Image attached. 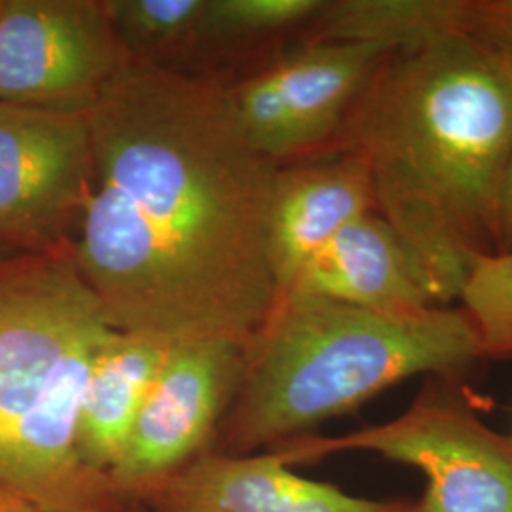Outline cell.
<instances>
[{
	"instance_id": "cell-1",
	"label": "cell",
	"mask_w": 512,
	"mask_h": 512,
	"mask_svg": "<svg viewBox=\"0 0 512 512\" xmlns=\"http://www.w3.org/2000/svg\"><path fill=\"white\" fill-rule=\"evenodd\" d=\"M93 184L76 266L118 332L247 344L275 306L270 217L281 165L230 88L128 57L88 110Z\"/></svg>"
},
{
	"instance_id": "cell-2",
	"label": "cell",
	"mask_w": 512,
	"mask_h": 512,
	"mask_svg": "<svg viewBox=\"0 0 512 512\" xmlns=\"http://www.w3.org/2000/svg\"><path fill=\"white\" fill-rule=\"evenodd\" d=\"M329 152L365 162L374 211L444 308L476 264L495 256L497 196L512 152V69L456 33L395 48Z\"/></svg>"
},
{
	"instance_id": "cell-3",
	"label": "cell",
	"mask_w": 512,
	"mask_h": 512,
	"mask_svg": "<svg viewBox=\"0 0 512 512\" xmlns=\"http://www.w3.org/2000/svg\"><path fill=\"white\" fill-rule=\"evenodd\" d=\"M480 359L461 310L389 317L285 294L245 346L226 446L236 456L275 448L408 378L459 376Z\"/></svg>"
},
{
	"instance_id": "cell-4",
	"label": "cell",
	"mask_w": 512,
	"mask_h": 512,
	"mask_svg": "<svg viewBox=\"0 0 512 512\" xmlns=\"http://www.w3.org/2000/svg\"><path fill=\"white\" fill-rule=\"evenodd\" d=\"M114 332L73 245L0 255V505L103 511L112 492L78 458V412Z\"/></svg>"
},
{
	"instance_id": "cell-5",
	"label": "cell",
	"mask_w": 512,
	"mask_h": 512,
	"mask_svg": "<svg viewBox=\"0 0 512 512\" xmlns=\"http://www.w3.org/2000/svg\"><path fill=\"white\" fill-rule=\"evenodd\" d=\"M459 376H431L395 420L344 437H298L275 446L285 465L365 450L416 467L421 512H512V437L476 414Z\"/></svg>"
},
{
	"instance_id": "cell-6",
	"label": "cell",
	"mask_w": 512,
	"mask_h": 512,
	"mask_svg": "<svg viewBox=\"0 0 512 512\" xmlns=\"http://www.w3.org/2000/svg\"><path fill=\"white\" fill-rule=\"evenodd\" d=\"M92 184L88 112L0 101V255L71 247Z\"/></svg>"
},
{
	"instance_id": "cell-7",
	"label": "cell",
	"mask_w": 512,
	"mask_h": 512,
	"mask_svg": "<svg viewBox=\"0 0 512 512\" xmlns=\"http://www.w3.org/2000/svg\"><path fill=\"white\" fill-rule=\"evenodd\" d=\"M363 42H304L230 88L247 137L277 165L327 154L385 55Z\"/></svg>"
},
{
	"instance_id": "cell-8",
	"label": "cell",
	"mask_w": 512,
	"mask_h": 512,
	"mask_svg": "<svg viewBox=\"0 0 512 512\" xmlns=\"http://www.w3.org/2000/svg\"><path fill=\"white\" fill-rule=\"evenodd\" d=\"M128 59L103 2L0 0V101L92 109Z\"/></svg>"
},
{
	"instance_id": "cell-9",
	"label": "cell",
	"mask_w": 512,
	"mask_h": 512,
	"mask_svg": "<svg viewBox=\"0 0 512 512\" xmlns=\"http://www.w3.org/2000/svg\"><path fill=\"white\" fill-rule=\"evenodd\" d=\"M247 344L200 340L173 346L107 484L112 494H147L186 467L238 389Z\"/></svg>"
},
{
	"instance_id": "cell-10",
	"label": "cell",
	"mask_w": 512,
	"mask_h": 512,
	"mask_svg": "<svg viewBox=\"0 0 512 512\" xmlns=\"http://www.w3.org/2000/svg\"><path fill=\"white\" fill-rule=\"evenodd\" d=\"M162 512H421L412 499L374 501L294 475L281 458L203 456L150 488Z\"/></svg>"
},
{
	"instance_id": "cell-11",
	"label": "cell",
	"mask_w": 512,
	"mask_h": 512,
	"mask_svg": "<svg viewBox=\"0 0 512 512\" xmlns=\"http://www.w3.org/2000/svg\"><path fill=\"white\" fill-rule=\"evenodd\" d=\"M285 294L327 298L389 317L440 308L416 258L376 211L349 222L311 256Z\"/></svg>"
},
{
	"instance_id": "cell-12",
	"label": "cell",
	"mask_w": 512,
	"mask_h": 512,
	"mask_svg": "<svg viewBox=\"0 0 512 512\" xmlns=\"http://www.w3.org/2000/svg\"><path fill=\"white\" fill-rule=\"evenodd\" d=\"M374 211L365 162L329 152L281 165L270 217V258L277 298L287 293L304 264L344 226Z\"/></svg>"
},
{
	"instance_id": "cell-13",
	"label": "cell",
	"mask_w": 512,
	"mask_h": 512,
	"mask_svg": "<svg viewBox=\"0 0 512 512\" xmlns=\"http://www.w3.org/2000/svg\"><path fill=\"white\" fill-rule=\"evenodd\" d=\"M171 348L145 334L116 330L99 349L78 412V458L90 475L107 482Z\"/></svg>"
},
{
	"instance_id": "cell-14",
	"label": "cell",
	"mask_w": 512,
	"mask_h": 512,
	"mask_svg": "<svg viewBox=\"0 0 512 512\" xmlns=\"http://www.w3.org/2000/svg\"><path fill=\"white\" fill-rule=\"evenodd\" d=\"M103 6L124 54L147 61L150 52L200 38L207 0H105Z\"/></svg>"
},
{
	"instance_id": "cell-15",
	"label": "cell",
	"mask_w": 512,
	"mask_h": 512,
	"mask_svg": "<svg viewBox=\"0 0 512 512\" xmlns=\"http://www.w3.org/2000/svg\"><path fill=\"white\" fill-rule=\"evenodd\" d=\"M459 302L475 329L482 359H511L512 255L480 260Z\"/></svg>"
},
{
	"instance_id": "cell-16",
	"label": "cell",
	"mask_w": 512,
	"mask_h": 512,
	"mask_svg": "<svg viewBox=\"0 0 512 512\" xmlns=\"http://www.w3.org/2000/svg\"><path fill=\"white\" fill-rule=\"evenodd\" d=\"M325 0H207L200 37H274L306 29L325 8Z\"/></svg>"
},
{
	"instance_id": "cell-17",
	"label": "cell",
	"mask_w": 512,
	"mask_h": 512,
	"mask_svg": "<svg viewBox=\"0 0 512 512\" xmlns=\"http://www.w3.org/2000/svg\"><path fill=\"white\" fill-rule=\"evenodd\" d=\"M448 31L480 44L512 69V0H450Z\"/></svg>"
},
{
	"instance_id": "cell-18",
	"label": "cell",
	"mask_w": 512,
	"mask_h": 512,
	"mask_svg": "<svg viewBox=\"0 0 512 512\" xmlns=\"http://www.w3.org/2000/svg\"><path fill=\"white\" fill-rule=\"evenodd\" d=\"M512 255V152L497 196L495 211V256Z\"/></svg>"
},
{
	"instance_id": "cell-19",
	"label": "cell",
	"mask_w": 512,
	"mask_h": 512,
	"mask_svg": "<svg viewBox=\"0 0 512 512\" xmlns=\"http://www.w3.org/2000/svg\"><path fill=\"white\" fill-rule=\"evenodd\" d=\"M0 512H21L18 509H12V507H6V505H0Z\"/></svg>"
}]
</instances>
